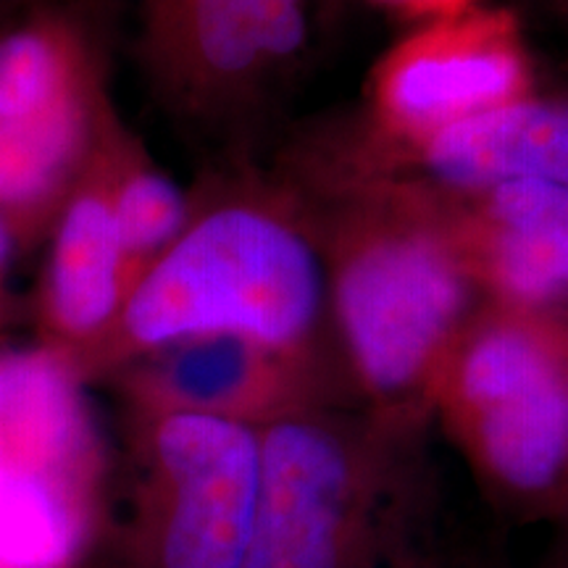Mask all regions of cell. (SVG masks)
<instances>
[{"mask_svg":"<svg viewBox=\"0 0 568 568\" xmlns=\"http://www.w3.org/2000/svg\"><path fill=\"white\" fill-rule=\"evenodd\" d=\"M98 142L109 169L113 213L134 287L148 266L180 237L193 201L155 166L111 101L101 111Z\"/></svg>","mask_w":568,"mask_h":568,"instance_id":"cell-14","label":"cell"},{"mask_svg":"<svg viewBox=\"0 0 568 568\" xmlns=\"http://www.w3.org/2000/svg\"><path fill=\"white\" fill-rule=\"evenodd\" d=\"M374 3L410 21L426 24V21L458 17V13L474 9L477 0H374Z\"/></svg>","mask_w":568,"mask_h":568,"instance_id":"cell-17","label":"cell"},{"mask_svg":"<svg viewBox=\"0 0 568 568\" xmlns=\"http://www.w3.org/2000/svg\"><path fill=\"white\" fill-rule=\"evenodd\" d=\"M140 59L182 116L224 119L303 51L308 0H138Z\"/></svg>","mask_w":568,"mask_h":568,"instance_id":"cell-7","label":"cell"},{"mask_svg":"<svg viewBox=\"0 0 568 568\" xmlns=\"http://www.w3.org/2000/svg\"><path fill=\"white\" fill-rule=\"evenodd\" d=\"M101 503L0 456V568H80Z\"/></svg>","mask_w":568,"mask_h":568,"instance_id":"cell-13","label":"cell"},{"mask_svg":"<svg viewBox=\"0 0 568 568\" xmlns=\"http://www.w3.org/2000/svg\"><path fill=\"white\" fill-rule=\"evenodd\" d=\"M447 205L468 272L485 301L542 311L568 293V230L489 226L466 219L450 201Z\"/></svg>","mask_w":568,"mask_h":568,"instance_id":"cell-15","label":"cell"},{"mask_svg":"<svg viewBox=\"0 0 568 568\" xmlns=\"http://www.w3.org/2000/svg\"><path fill=\"white\" fill-rule=\"evenodd\" d=\"M109 103L74 0H19L0 24V216L17 247L48 237Z\"/></svg>","mask_w":568,"mask_h":568,"instance_id":"cell-5","label":"cell"},{"mask_svg":"<svg viewBox=\"0 0 568 568\" xmlns=\"http://www.w3.org/2000/svg\"><path fill=\"white\" fill-rule=\"evenodd\" d=\"M566 387H568V353H566Z\"/></svg>","mask_w":568,"mask_h":568,"instance_id":"cell-21","label":"cell"},{"mask_svg":"<svg viewBox=\"0 0 568 568\" xmlns=\"http://www.w3.org/2000/svg\"><path fill=\"white\" fill-rule=\"evenodd\" d=\"M130 503L122 568H245L261 485V429L126 410Z\"/></svg>","mask_w":568,"mask_h":568,"instance_id":"cell-6","label":"cell"},{"mask_svg":"<svg viewBox=\"0 0 568 568\" xmlns=\"http://www.w3.org/2000/svg\"><path fill=\"white\" fill-rule=\"evenodd\" d=\"M329 3H332V0H329Z\"/></svg>","mask_w":568,"mask_h":568,"instance_id":"cell-22","label":"cell"},{"mask_svg":"<svg viewBox=\"0 0 568 568\" xmlns=\"http://www.w3.org/2000/svg\"><path fill=\"white\" fill-rule=\"evenodd\" d=\"M416 568H510L500 545L493 537H474L460 529L445 548Z\"/></svg>","mask_w":568,"mask_h":568,"instance_id":"cell-16","label":"cell"},{"mask_svg":"<svg viewBox=\"0 0 568 568\" xmlns=\"http://www.w3.org/2000/svg\"><path fill=\"white\" fill-rule=\"evenodd\" d=\"M0 456L103 506L105 456L84 379L48 347H0Z\"/></svg>","mask_w":568,"mask_h":568,"instance_id":"cell-12","label":"cell"},{"mask_svg":"<svg viewBox=\"0 0 568 568\" xmlns=\"http://www.w3.org/2000/svg\"><path fill=\"white\" fill-rule=\"evenodd\" d=\"M429 414L322 406L261 429L245 568H416L458 535Z\"/></svg>","mask_w":568,"mask_h":568,"instance_id":"cell-1","label":"cell"},{"mask_svg":"<svg viewBox=\"0 0 568 568\" xmlns=\"http://www.w3.org/2000/svg\"><path fill=\"white\" fill-rule=\"evenodd\" d=\"M529 63L514 13L474 6L395 42L368 82L376 145H408L527 98Z\"/></svg>","mask_w":568,"mask_h":568,"instance_id":"cell-8","label":"cell"},{"mask_svg":"<svg viewBox=\"0 0 568 568\" xmlns=\"http://www.w3.org/2000/svg\"><path fill=\"white\" fill-rule=\"evenodd\" d=\"M17 251V240L0 216V332L11 324L13 314H17V297L11 293V261Z\"/></svg>","mask_w":568,"mask_h":568,"instance_id":"cell-18","label":"cell"},{"mask_svg":"<svg viewBox=\"0 0 568 568\" xmlns=\"http://www.w3.org/2000/svg\"><path fill=\"white\" fill-rule=\"evenodd\" d=\"M347 182L318 226L345 374L364 406L429 414L481 293L443 193L366 166Z\"/></svg>","mask_w":568,"mask_h":568,"instance_id":"cell-2","label":"cell"},{"mask_svg":"<svg viewBox=\"0 0 568 568\" xmlns=\"http://www.w3.org/2000/svg\"><path fill=\"white\" fill-rule=\"evenodd\" d=\"M190 201L182 234L132 287L88 379L211 335L324 353V255L303 205L253 184H219Z\"/></svg>","mask_w":568,"mask_h":568,"instance_id":"cell-3","label":"cell"},{"mask_svg":"<svg viewBox=\"0 0 568 568\" xmlns=\"http://www.w3.org/2000/svg\"><path fill=\"white\" fill-rule=\"evenodd\" d=\"M45 240L34 301L38 345L59 353L88 382L92 361L111 337L132 290L98 130Z\"/></svg>","mask_w":568,"mask_h":568,"instance_id":"cell-10","label":"cell"},{"mask_svg":"<svg viewBox=\"0 0 568 568\" xmlns=\"http://www.w3.org/2000/svg\"><path fill=\"white\" fill-rule=\"evenodd\" d=\"M19 0H0V24H3V19L9 17V13L13 11V6H17Z\"/></svg>","mask_w":568,"mask_h":568,"instance_id":"cell-20","label":"cell"},{"mask_svg":"<svg viewBox=\"0 0 568 568\" xmlns=\"http://www.w3.org/2000/svg\"><path fill=\"white\" fill-rule=\"evenodd\" d=\"M374 159L379 161L364 166L414 169L416 176L403 180L443 195H468L521 180L568 184V109L521 98L408 145H376Z\"/></svg>","mask_w":568,"mask_h":568,"instance_id":"cell-11","label":"cell"},{"mask_svg":"<svg viewBox=\"0 0 568 568\" xmlns=\"http://www.w3.org/2000/svg\"><path fill=\"white\" fill-rule=\"evenodd\" d=\"M556 537H552L539 568H568V514L556 521Z\"/></svg>","mask_w":568,"mask_h":568,"instance_id":"cell-19","label":"cell"},{"mask_svg":"<svg viewBox=\"0 0 568 568\" xmlns=\"http://www.w3.org/2000/svg\"><path fill=\"white\" fill-rule=\"evenodd\" d=\"M126 410L224 418L253 429L339 406L326 353L211 335L159 347L113 374Z\"/></svg>","mask_w":568,"mask_h":568,"instance_id":"cell-9","label":"cell"},{"mask_svg":"<svg viewBox=\"0 0 568 568\" xmlns=\"http://www.w3.org/2000/svg\"><path fill=\"white\" fill-rule=\"evenodd\" d=\"M566 353L542 311L485 301L432 385V422L506 524L568 514Z\"/></svg>","mask_w":568,"mask_h":568,"instance_id":"cell-4","label":"cell"}]
</instances>
